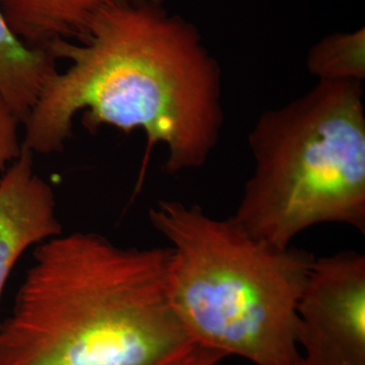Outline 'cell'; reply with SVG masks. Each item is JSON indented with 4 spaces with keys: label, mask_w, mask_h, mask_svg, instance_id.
Instances as JSON below:
<instances>
[{
    "label": "cell",
    "mask_w": 365,
    "mask_h": 365,
    "mask_svg": "<svg viewBox=\"0 0 365 365\" xmlns=\"http://www.w3.org/2000/svg\"><path fill=\"white\" fill-rule=\"evenodd\" d=\"M20 126V122L0 95V178L20 155L23 144L19 134Z\"/></svg>",
    "instance_id": "obj_10"
},
{
    "label": "cell",
    "mask_w": 365,
    "mask_h": 365,
    "mask_svg": "<svg viewBox=\"0 0 365 365\" xmlns=\"http://www.w3.org/2000/svg\"><path fill=\"white\" fill-rule=\"evenodd\" d=\"M48 52L68 66L48 81L23 124L34 155L63 151L81 116L90 132H144L138 187L155 144L167 148L169 174L207 162L225 121L222 69L191 23L162 4H119L101 11L81 40Z\"/></svg>",
    "instance_id": "obj_1"
},
{
    "label": "cell",
    "mask_w": 365,
    "mask_h": 365,
    "mask_svg": "<svg viewBox=\"0 0 365 365\" xmlns=\"http://www.w3.org/2000/svg\"><path fill=\"white\" fill-rule=\"evenodd\" d=\"M307 66L319 81H359L365 78V30L327 36L309 50Z\"/></svg>",
    "instance_id": "obj_9"
},
{
    "label": "cell",
    "mask_w": 365,
    "mask_h": 365,
    "mask_svg": "<svg viewBox=\"0 0 365 365\" xmlns=\"http://www.w3.org/2000/svg\"><path fill=\"white\" fill-rule=\"evenodd\" d=\"M253 174L234 218L255 239L288 248L322 223L365 232V110L359 81H318L261 115L249 134Z\"/></svg>",
    "instance_id": "obj_4"
},
{
    "label": "cell",
    "mask_w": 365,
    "mask_h": 365,
    "mask_svg": "<svg viewBox=\"0 0 365 365\" xmlns=\"http://www.w3.org/2000/svg\"><path fill=\"white\" fill-rule=\"evenodd\" d=\"M163 0H0V9L14 35L28 47L48 51L55 43L76 42L101 11L126 4Z\"/></svg>",
    "instance_id": "obj_7"
},
{
    "label": "cell",
    "mask_w": 365,
    "mask_h": 365,
    "mask_svg": "<svg viewBox=\"0 0 365 365\" xmlns=\"http://www.w3.org/2000/svg\"><path fill=\"white\" fill-rule=\"evenodd\" d=\"M297 365H365V257L314 258L299 306Z\"/></svg>",
    "instance_id": "obj_5"
},
{
    "label": "cell",
    "mask_w": 365,
    "mask_h": 365,
    "mask_svg": "<svg viewBox=\"0 0 365 365\" xmlns=\"http://www.w3.org/2000/svg\"><path fill=\"white\" fill-rule=\"evenodd\" d=\"M34 155L21 144L20 155L0 178V300L21 257L62 234L54 190L36 172Z\"/></svg>",
    "instance_id": "obj_6"
},
{
    "label": "cell",
    "mask_w": 365,
    "mask_h": 365,
    "mask_svg": "<svg viewBox=\"0 0 365 365\" xmlns=\"http://www.w3.org/2000/svg\"><path fill=\"white\" fill-rule=\"evenodd\" d=\"M170 256L88 232L38 245L0 325V365H220L173 306Z\"/></svg>",
    "instance_id": "obj_2"
},
{
    "label": "cell",
    "mask_w": 365,
    "mask_h": 365,
    "mask_svg": "<svg viewBox=\"0 0 365 365\" xmlns=\"http://www.w3.org/2000/svg\"><path fill=\"white\" fill-rule=\"evenodd\" d=\"M58 71V61L49 52L32 49L14 35L0 9V95L21 125Z\"/></svg>",
    "instance_id": "obj_8"
},
{
    "label": "cell",
    "mask_w": 365,
    "mask_h": 365,
    "mask_svg": "<svg viewBox=\"0 0 365 365\" xmlns=\"http://www.w3.org/2000/svg\"><path fill=\"white\" fill-rule=\"evenodd\" d=\"M153 227L170 242L173 306L204 345L254 365H297L299 306L314 261L255 239L234 216L160 201Z\"/></svg>",
    "instance_id": "obj_3"
}]
</instances>
